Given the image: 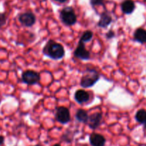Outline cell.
I'll return each mask as SVG.
<instances>
[{
	"label": "cell",
	"instance_id": "17",
	"mask_svg": "<svg viewBox=\"0 0 146 146\" xmlns=\"http://www.w3.org/2000/svg\"><path fill=\"white\" fill-rule=\"evenodd\" d=\"M7 23V17L5 14L3 13H0V27H2Z\"/></svg>",
	"mask_w": 146,
	"mask_h": 146
},
{
	"label": "cell",
	"instance_id": "12",
	"mask_svg": "<svg viewBox=\"0 0 146 146\" xmlns=\"http://www.w3.org/2000/svg\"><path fill=\"white\" fill-rule=\"evenodd\" d=\"M111 22H112V17L108 13L104 12L101 15L98 25V27H101V28H106L108 26H109Z\"/></svg>",
	"mask_w": 146,
	"mask_h": 146
},
{
	"label": "cell",
	"instance_id": "23",
	"mask_svg": "<svg viewBox=\"0 0 146 146\" xmlns=\"http://www.w3.org/2000/svg\"><path fill=\"white\" fill-rule=\"evenodd\" d=\"M145 129H146V123H145Z\"/></svg>",
	"mask_w": 146,
	"mask_h": 146
},
{
	"label": "cell",
	"instance_id": "11",
	"mask_svg": "<svg viewBox=\"0 0 146 146\" xmlns=\"http://www.w3.org/2000/svg\"><path fill=\"white\" fill-rule=\"evenodd\" d=\"M135 3L132 0H125L121 4V9L125 14H130L135 10Z\"/></svg>",
	"mask_w": 146,
	"mask_h": 146
},
{
	"label": "cell",
	"instance_id": "2",
	"mask_svg": "<svg viewBox=\"0 0 146 146\" xmlns=\"http://www.w3.org/2000/svg\"><path fill=\"white\" fill-rule=\"evenodd\" d=\"M100 78V75L96 69L88 68L84 73L81 80V85L84 88H90L93 86Z\"/></svg>",
	"mask_w": 146,
	"mask_h": 146
},
{
	"label": "cell",
	"instance_id": "9",
	"mask_svg": "<svg viewBox=\"0 0 146 146\" xmlns=\"http://www.w3.org/2000/svg\"><path fill=\"white\" fill-rule=\"evenodd\" d=\"M90 143L92 146H104L106 139L102 135L98 133H92L89 138Z\"/></svg>",
	"mask_w": 146,
	"mask_h": 146
},
{
	"label": "cell",
	"instance_id": "18",
	"mask_svg": "<svg viewBox=\"0 0 146 146\" xmlns=\"http://www.w3.org/2000/svg\"><path fill=\"white\" fill-rule=\"evenodd\" d=\"M90 1H91V4L93 7L104 5V0H90Z\"/></svg>",
	"mask_w": 146,
	"mask_h": 146
},
{
	"label": "cell",
	"instance_id": "22",
	"mask_svg": "<svg viewBox=\"0 0 146 146\" xmlns=\"http://www.w3.org/2000/svg\"><path fill=\"white\" fill-rule=\"evenodd\" d=\"M53 146H61L59 145V144H55V145H54Z\"/></svg>",
	"mask_w": 146,
	"mask_h": 146
},
{
	"label": "cell",
	"instance_id": "7",
	"mask_svg": "<svg viewBox=\"0 0 146 146\" xmlns=\"http://www.w3.org/2000/svg\"><path fill=\"white\" fill-rule=\"evenodd\" d=\"M74 56L81 60H88L90 58V52L86 50L84 43L79 41L78 46L74 51Z\"/></svg>",
	"mask_w": 146,
	"mask_h": 146
},
{
	"label": "cell",
	"instance_id": "5",
	"mask_svg": "<svg viewBox=\"0 0 146 146\" xmlns=\"http://www.w3.org/2000/svg\"><path fill=\"white\" fill-rule=\"evenodd\" d=\"M56 119L62 124H66L69 122L71 120V115H70L68 108L63 106L57 108L56 113Z\"/></svg>",
	"mask_w": 146,
	"mask_h": 146
},
{
	"label": "cell",
	"instance_id": "1",
	"mask_svg": "<svg viewBox=\"0 0 146 146\" xmlns=\"http://www.w3.org/2000/svg\"><path fill=\"white\" fill-rule=\"evenodd\" d=\"M44 54L52 59H61L65 54L64 46L54 41H48L44 48Z\"/></svg>",
	"mask_w": 146,
	"mask_h": 146
},
{
	"label": "cell",
	"instance_id": "4",
	"mask_svg": "<svg viewBox=\"0 0 146 146\" xmlns=\"http://www.w3.org/2000/svg\"><path fill=\"white\" fill-rule=\"evenodd\" d=\"M21 79L24 84L28 85H34V84H38L40 81V76L36 71L32 70H27L22 74Z\"/></svg>",
	"mask_w": 146,
	"mask_h": 146
},
{
	"label": "cell",
	"instance_id": "8",
	"mask_svg": "<svg viewBox=\"0 0 146 146\" xmlns=\"http://www.w3.org/2000/svg\"><path fill=\"white\" fill-rule=\"evenodd\" d=\"M102 121V114L100 113H94L88 116V124L91 129H96L101 125Z\"/></svg>",
	"mask_w": 146,
	"mask_h": 146
},
{
	"label": "cell",
	"instance_id": "21",
	"mask_svg": "<svg viewBox=\"0 0 146 146\" xmlns=\"http://www.w3.org/2000/svg\"><path fill=\"white\" fill-rule=\"evenodd\" d=\"M54 1H58V2H59V3H64V2H66L67 0H54Z\"/></svg>",
	"mask_w": 146,
	"mask_h": 146
},
{
	"label": "cell",
	"instance_id": "3",
	"mask_svg": "<svg viewBox=\"0 0 146 146\" xmlns=\"http://www.w3.org/2000/svg\"><path fill=\"white\" fill-rule=\"evenodd\" d=\"M60 18L64 24L68 26H72L76 24L77 17L74 9L72 7H67L62 9L60 13Z\"/></svg>",
	"mask_w": 146,
	"mask_h": 146
},
{
	"label": "cell",
	"instance_id": "14",
	"mask_svg": "<svg viewBox=\"0 0 146 146\" xmlns=\"http://www.w3.org/2000/svg\"><path fill=\"white\" fill-rule=\"evenodd\" d=\"M76 118L79 122L87 123L88 120V115L85 110L79 109L76 111Z\"/></svg>",
	"mask_w": 146,
	"mask_h": 146
},
{
	"label": "cell",
	"instance_id": "24",
	"mask_svg": "<svg viewBox=\"0 0 146 146\" xmlns=\"http://www.w3.org/2000/svg\"><path fill=\"white\" fill-rule=\"evenodd\" d=\"M34 146H41V145H34Z\"/></svg>",
	"mask_w": 146,
	"mask_h": 146
},
{
	"label": "cell",
	"instance_id": "13",
	"mask_svg": "<svg viewBox=\"0 0 146 146\" xmlns=\"http://www.w3.org/2000/svg\"><path fill=\"white\" fill-rule=\"evenodd\" d=\"M134 38L135 41L141 44L146 43V30L142 28L136 29L134 33Z\"/></svg>",
	"mask_w": 146,
	"mask_h": 146
},
{
	"label": "cell",
	"instance_id": "16",
	"mask_svg": "<svg viewBox=\"0 0 146 146\" xmlns=\"http://www.w3.org/2000/svg\"><path fill=\"white\" fill-rule=\"evenodd\" d=\"M93 36H94V34L91 31H86L84 34L81 36V38H80V41L81 42L86 43L88 42V41H91L93 38Z\"/></svg>",
	"mask_w": 146,
	"mask_h": 146
},
{
	"label": "cell",
	"instance_id": "6",
	"mask_svg": "<svg viewBox=\"0 0 146 146\" xmlns=\"http://www.w3.org/2000/svg\"><path fill=\"white\" fill-rule=\"evenodd\" d=\"M20 23L23 26L27 27H30L35 24L36 21V17L32 12L31 11H27L24 12L23 14H20L19 17Z\"/></svg>",
	"mask_w": 146,
	"mask_h": 146
},
{
	"label": "cell",
	"instance_id": "19",
	"mask_svg": "<svg viewBox=\"0 0 146 146\" xmlns=\"http://www.w3.org/2000/svg\"><path fill=\"white\" fill-rule=\"evenodd\" d=\"M114 36V32L113 31H109L108 34H106V37L108 38H111Z\"/></svg>",
	"mask_w": 146,
	"mask_h": 146
},
{
	"label": "cell",
	"instance_id": "20",
	"mask_svg": "<svg viewBox=\"0 0 146 146\" xmlns=\"http://www.w3.org/2000/svg\"><path fill=\"white\" fill-rule=\"evenodd\" d=\"M4 142V137L2 135H0V145H2Z\"/></svg>",
	"mask_w": 146,
	"mask_h": 146
},
{
	"label": "cell",
	"instance_id": "15",
	"mask_svg": "<svg viewBox=\"0 0 146 146\" xmlns=\"http://www.w3.org/2000/svg\"><path fill=\"white\" fill-rule=\"evenodd\" d=\"M135 119L140 123H146V111L144 109H141L138 111L135 114Z\"/></svg>",
	"mask_w": 146,
	"mask_h": 146
},
{
	"label": "cell",
	"instance_id": "10",
	"mask_svg": "<svg viewBox=\"0 0 146 146\" xmlns=\"http://www.w3.org/2000/svg\"><path fill=\"white\" fill-rule=\"evenodd\" d=\"M74 98L78 104H84L89 101L90 95L87 91L84 90H78L75 93Z\"/></svg>",
	"mask_w": 146,
	"mask_h": 146
}]
</instances>
